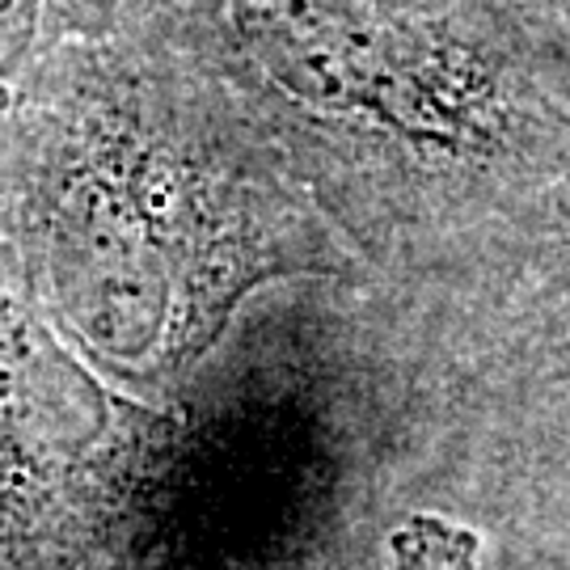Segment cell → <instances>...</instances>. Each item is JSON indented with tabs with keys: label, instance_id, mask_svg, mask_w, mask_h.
Returning <instances> with one entry per match:
<instances>
[{
	"label": "cell",
	"instance_id": "obj_1",
	"mask_svg": "<svg viewBox=\"0 0 570 570\" xmlns=\"http://www.w3.org/2000/svg\"><path fill=\"white\" fill-rule=\"evenodd\" d=\"M393 558H397L393 570H478L473 537L440 520H410L393 537Z\"/></svg>",
	"mask_w": 570,
	"mask_h": 570
}]
</instances>
